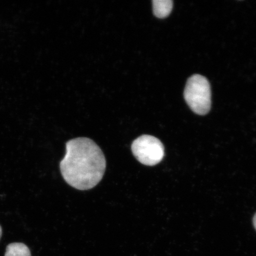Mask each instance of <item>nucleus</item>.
I'll return each mask as SVG.
<instances>
[{"label": "nucleus", "instance_id": "f257e3e1", "mask_svg": "<svg viewBox=\"0 0 256 256\" xmlns=\"http://www.w3.org/2000/svg\"><path fill=\"white\" fill-rule=\"evenodd\" d=\"M106 162L103 152L88 138H76L66 143V154L60 162L62 177L80 190H91L103 178Z\"/></svg>", "mask_w": 256, "mask_h": 256}, {"label": "nucleus", "instance_id": "f03ea898", "mask_svg": "<svg viewBox=\"0 0 256 256\" xmlns=\"http://www.w3.org/2000/svg\"><path fill=\"white\" fill-rule=\"evenodd\" d=\"M186 102L195 114L204 115L211 107V91L209 82L200 75L188 79L184 92Z\"/></svg>", "mask_w": 256, "mask_h": 256}, {"label": "nucleus", "instance_id": "7ed1b4c3", "mask_svg": "<svg viewBox=\"0 0 256 256\" xmlns=\"http://www.w3.org/2000/svg\"><path fill=\"white\" fill-rule=\"evenodd\" d=\"M131 149L138 161L146 166H156L164 156L162 143L152 136L144 135L134 140Z\"/></svg>", "mask_w": 256, "mask_h": 256}, {"label": "nucleus", "instance_id": "20e7f679", "mask_svg": "<svg viewBox=\"0 0 256 256\" xmlns=\"http://www.w3.org/2000/svg\"><path fill=\"white\" fill-rule=\"evenodd\" d=\"M154 14L158 18H165L170 14L172 8V0H154Z\"/></svg>", "mask_w": 256, "mask_h": 256}, {"label": "nucleus", "instance_id": "39448f33", "mask_svg": "<svg viewBox=\"0 0 256 256\" xmlns=\"http://www.w3.org/2000/svg\"><path fill=\"white\" fill-rule=\"evenodd\" d=\"M5 256H32L30 248L24 243L14 242L8 246Z\"/></svg>", "mask_w": 256, "mask_h": 256}, {"label": "nucleus", "instance_id": "423d86ee", "mask_svg": "<svg viewBox=\"0 0 256 256\" xmlns=\"http://www.w3.org/2000/svg\"><path fill=\"white\" fill-rule=\"evenodd\" d=\"M254 226L255 227V228L256 230V214H255V216L254 218Z\"/></svg>", "mask_w": 256, "mask_h": 256}, {"label": "nucleus", "instance_id": "0eeeda50", "mask_svg": "<svg viewBox=\"0 0 256 256\" xmlns=\"http://www.w3.org/2000/svg\"><path fill=\"white\" fill-rule=\"evenodd\" d=\"M2 236V226H0V239H1Z\"/></svg>", "mask_w": 256, "mask_h": 256}]
</instances>
